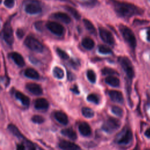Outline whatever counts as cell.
Masks as SVG:
<instances>
[{
  "label": "cell",
  "instance_id": "6da1fadb",
  "mask_svg": "<svg viewBox=\"0 0 150 150\" xmlns=\"http://www.w3.org/2000/svg\"><path fill=\"white\" fill-rule=\"evenodd\" d=\"M109 1L116 13L121 18L128 19L132 16L142 15L144 13L142 9L135 5L117 0H109Z\"/></svg>",
  "mask_w": 150,
  "mask_h": 150
},
{
  "label": "cell",
  "instance_id": "7a4b0ae2",
  "mask_svg": "<svg viewBox=\"0 0 150 150\" xmlns=\"http://www.w3.org/2000/svg\"><path fill=\"white\" fill-rule=\"evenodd\" d=\"M118 28L125 41L132 49H135L137 46V40L132 30L128 26L122 24H120Z\"/></svg>",
  "mask_w": 150,
  "mask_h": 150
},
{
  "label": "cell",
  "instance_id": "3957f363",
  "mask_svg": "<svg viewBox=\"0 0 150 150\" xmlns=\"http://www.w3.org/2000/svg\"><path fill=\"white\" fill-rule=\"evenodd\" d=\"M24 44L29 49L36 52H42L44 49L42 43L33 36H27L24 40Z\"/></svg>",
  "mask_w": 150,
  "mask_h": 150
},
{
  "label": "cell",
  "instance_id": "277c9868",
  "mask_svg": "<svg viewBox=\"0 0 150 150\" xmlns=\"http://www.w3.org/2000/svg\"><path fill=\"white\" fill-rule=\"evenodd\" d=\"M118 62L125 72L127 77L132 79L134 76V70L130 60L127 57L121 56L118 57Z\"/></svg>",
  "mask_w": 150,
  "mask_h": 150
},
{
  "label": "cell",
  "instance_id": "5b68a950",
  "mask_svg": "<svg viewBox=\"0 0 150 150\" xmlns=\"http://www.w3.org/2000/svg\"><path fill=\"white\" fill-rule=\"evenodd\" d=\"M2 32L3 39H4L5 42L8 45L11 46L13 44L14 39L13 30L11 25V19H8L4 24Z\"/></svg>",
  "mask_w": 150,
  "mask_h": 150
},
{
  "label": "cell",
  "instance_id": "8992f818",
  "mask_svg": "<svg viewBox=\"0 0 150 150\" xmlns=\"http://www.w3.org/2000/svg\"><path fill=\"white\" fill-rule=\"evenodd\" d=\"M120 121L113 117H109L103 124L102 129L108 133H111L120 127Z\"/></svg>",
  "mask_w": 150,
  "mask_h": 150
},
{
  "label": "cell",
  "instance_id": "52a82bcc",
  "mask_svg": "<svg viewBox=\"0 0 150 150\" xmlns=\"http://www.w3.org/2000/svg\"><path fill=\"white\" fill-rule=\"evenodd\" d=\"M46 28L53 34L61 36L64 34V28L60 23L54 21H48L46 24Z\"/></svg>",
  "mask_w": 150,
  "mask_h": 150
},
{
  "label": "cell",
  "instance_id": "ba28073f",
  "mask_svg": "<svg viewBox=\"0 0 150 150\" xmlns=\"http://www.w3.org/2000/svg\"><path fill=\"white\" fill-rule=\"evenodd\" d=\"M98 31L99 35L102 40L111 46H113L114 45L115 39L112 33L108 30L103 27H99Z\"/></svg>",
  "mask_w": 150,
  "mask_h": 150
},
{
  "label": "cell",
  "instance_id": "9c48e42d",
  "mask_svg": "<svg viewBox=\"0 0 150 150\" xmlns=\"http://www.w3.org/2000/svg\"><path fill=\"white\" fill-rule=\"evenodd\" d=\"M42 7L36 1H33L26 4L25 6V11L27 13L35 15L42 12Z\"/></svg>",
  "mask_w": 150,
  "mask_h": 150
},
{
  "label": "cell",
  "instance_id": "30bf717a",
  "mask_svg": "<svg viewBox=\"0 0 150 150\" xmlns=\"http://www.w3.org/2000/svg\"><path fill=\"white\" fill-rule=\"evenodd\" d=\"M132 138V133L129 129H127L124 131L122 134L117 139V142L119 144H127Z\"/></svg>",
  "mask_w": 150,
  "mask_h": 150
},
{
  "label": "cell",
  "instance_id": "8fae6325",
  "mask_svg": "<svg viewBox=\"0 0 150 150\" xmlns=\"http://www.w3.org/2000/svg\"><path fill=\"white\" fill-rule=\"evenodd\" d=\"M59 147L63 150H80V148L77 144L66 140H62L59 142Z\"/></svg>",
  "mask_w": 150,
  "mask_h": 150
},
{
  "label": "cell",
  "instance_id": "7c38bea8",
  "mask_svg": "<svg viewBox=\"0 0 150 150\" xmlns=\"http://www.w3.org/2000/svg\"><path fill=\"white\" fill-rule=\"evenodd\" d=\"M26 88L30 93H31L34 95H36V96L41 95L43 93V90L40 86L36 83H28L26 85Z\"/></svg>",
  "mask_w": 150,
  "mask_h": 150
},
{
  "label": "cell",
  "instance_id": "4fadbf2b",
  "mask_svg": "<svg viewBox=\"0 0 150 150\" xmlns=\"http://www.w3.org/2000/svg\"><path fill=\"white\" fill-rule=\"evenodd\" d=\"M9 57L13 60L16 65L19 67H23L25 64V62L22 56L18 52H12L9 54Z\"/></svg>",
  "mask_w": 150,
  "mask_h": 150
},
{
  "label": "cell",
  "instance_id": "5bb4252c",
  "mask_svg": "<svg viewBox=\"0 0 150 150\" xmlns=\"http://www.w3.org/2000/svg\"><path fill=\"white\" fill-rule=\"evenodd\" d=\"M108 95L112 101L118 103H123L124 97L120 91L110 90L108 91Z\"/></svg>",
  "mask_w": 150,
  "mask_h": 150
},
{
  "label": "cell",
  "instance_id": "9a60e30c",
  "mask_svg": "<svg viewBox=\"0 0 150 150\" xmlns=\"http://www.w3.org/2000/svg\"><path fill=\"white\" fill-rule=\"evenodd\" d=\"M52 16L54 19L60 21L62 22H64L66 24H68L71 22L70 17L67 14H66V13H64V12H57L54 13L53 14Z\"/></svg>",
  "mask_w": 150,
  "mask_h": 150
},
{
  "label": "cell",
  "instance_id": "2e32d148",
  "mask_svg": "<svg viewBox=\"0 0 150 150\" xmlns=\"http://www.w3.org/2000/svg\"><path fill=\"white\" fill-rule=\"evenodd\" d=\"M48 101L44 98H39L35 101V107L38 110H46L49 107Z\"/></svg>",
  "mask_w": 150,
  "mask_h": 150
},
{
  "label": "cell",
  "instance_id": "e0dca14e",
  "mask_svg": "<svg viewBox=\"0 0 150 150\" xmlns=\"http://www.w3.org/2000/svg\"><path fill=\"white\" fill-rule=\"evenodd\" d=\"M79 130L80 134L84 136H89L91 133V129L90 125L85 122L80 123L79 125Z\"/></svg>",
  "mask_w": 150,
  "mask_h": 150
},
{
  "label": "cell",
  "instance_id": "ac0fdd59",
  "mask_svg": "<svg viewBox=\"0 0 150 150\" xmlns=\"http://www.w3.org/2000/svg\"><path fill=\"white\" fill-rule=\"evenodd\" d=\"M54 118H56V120L59 121L60 123L62 124L63 125H66L67 124L69 120H68V117L67 116V115L62 112V111H56L54 112Z\"/></svg>",
  "mask_w": 150,
  "mask_h": 150
},
{
  "label": "cell",
  "instance_id": "d6986e66",
  "mask_svg": "<svg viewBox=\"0 0 150 150\" xmlns=\"http://www.w3.org/2000/svg\"><path fill=\"white\" fill-rule=\"evenodd\" d=\"M15 97L17 99H18L22 104L25 106H29L30 104V99L26 95L23 94L19 91H17L15 93Z\"/></svg>",
  "mask_w": 150,
  "mask_h": 150
},
{
  "label": "cell",
  "instance_id": "ffe728a7",
  "mask_svg": "<svg viewBox=\"0 0 150 150\" xmlns=\"http://www.w3.org/2000/svg\"><path fill=\"white\" fill-rule=\"evenodd\" d=\"M82 46L87 50L92 49L95 45L94 41L89 37H86L83 39L81 41Z\"/></svg>",
  "mask_w": 150,
  "mask_h": 150
},
{
  "label": "cell",
  "instance_id": "44dd1931",
  "mask_svg": "<svg viewBox=\"0 0 150 150\" xmlns=\"http://www.w3.org/2000/svg\"><path fill=\"white\" fill-rule=\"evenodd\" d=\"M25 76L28 78L32 79H39V73L35 69L32 68H28L25 70L24 72Z\"/></svg>",
  "mask_w": 150,
  "mask_h": 150
},
{
  "label": "cell",
  "instance_id": "7402d4cb",
  "mask_svg": "<svg viewBox=\"0 0 150 150\" xmlns=\"http://www.w3.org/2000/svg\"><path fill=\"white\" fill-rule=\"evenodd\" d=\"M61 132L63 135L68 137L72 140H76L77 139V134L71 128H64L61 131Z\"/></svg>",
  "mask_w": 150,
  "mask_h": 150
},
{
  "label": "cell",
  "instance_id": "603a6c76",
  "mask_svg": "<svg viewBox=\"0 0 150 150\" xmlns=\"http://www.w3.org/2000/svg\"><path fill=\"white\" fill-rule=\"evenodd\" d=\"M83 23L84 25L87 29V30L91 34L96 35H97V30L95 28V26L93 25L92 22L88 20L87 19H83Z\"/></svg>",
  "mask_w": 150,
  "mask_h": 150
},
{
  "label": "cell",
  "instance_id": "cb8c5ba5",
  "mask_svg": "<svg viewBox=\"0 0 150 150\" xmlns=\"http://www.w3.org/2000/svg\"><path fill=\"white\" fill-rule=\"evenodd\" d=\"M105 81L108 85L112 87H118L120 85V80L118 78L114 76H108L105 78Z\"/></svg>",
  "mask_w": 150,
  "mask_h": 150
},
{
  "label": "cell",
  "instance_id": "d4e9b609",
  "mask_svg": "<svg viewBox=\"0 0 150 150\" xmlns=\"http://www.w3.org/2000/svg\"><path fill=\"white\" fill-rule=\"evenodd\" d=\"M64 8H65V9H66L75 19L79 20L81 18V15L79 13V12L75 9L74 8H73L72 6H70V5H66L64 6Z\"/></svg>",
  "mask_w": 150,
  "mask_h": 150
},
{
  "label": "cell",
  "instance_id": "484cf974",
  "mask_svg": "<svg viewBox=\"0 0 150 150\" xmlns=\"http://www.w3.org/2000/svg\"><path fill=\"white\" fill-rule=\"evenodd\" d=\"M8 129L11 133H12V134L13 135H15L17 138H21L23 137V135H22L21 132L19 131L18 128L15 125H14L13 124H9L8 127Z\"/></svg>",
  "mask_w": 150,
  "mask_h": 150
},
{
  "label": "cell",
  "instance_id": "4316f807",
  "mask_svg": "<svg viewBox=\"0 0 150 150\" xmlns=\"http://www.w3.org/2000/svg\"><path fill=\"white\" fill-rule=\"evenodd\" d=\"M53 76L59 79H62L64 77V71L63 70L59 67H54L53 70Z\"/></svg>",
  "mask_w": 150,
  "mask_h": 150
},
{
  "label": "cell",
  "instance_id": "83f0119b",
  "mask_svg": "<svg viewBox=\"0 0 150 150\" xmlns=\"http://www.w3.org/2000/svg\"><path fill=\"white\" fill-rule=\"evenodd\" d=\"M82 114L86 118H91L94 115V112L92 109L88 107H83L81 110Z\"/></svg>",
  "mask_w": 150,
  "mask_h": 150
},
{
  "label": "cell",
  "instance_id": "f1b7e54d",
  "mask_svg": "<svg viewBox=\"0 0 150 150\" xmlns=\"http://www.w3.org/2000/svg\"><path fill=\"white\" fill-rule=\"evenodd\" d=\"M98 50V52L102 54H110L112 53V50L109 47L103 45H99Z\"/></svg>",
  "mask_w": 150,
  "mask_h": 150
},
{
  "label": "cell",
  "instance_id": "f546056e",
  "mask_svg": "<svg viewBox=\"0 0 150 150\" xmlns=\"http://www.w3.org/2000/svg\"><path fill=\"white\" fill-rule=\"evenodd\" d=\"M87 77L88 80L92 83H94L96 81V75L94 71L92 70H88L87 71Z\"/></svg>",
  "mask_w": 150,
  "mask_h": 150
},
{
  "label": "cell",
  "instance_id": "4dcf8cb0",
  "mask_svg": "<svg viewBox=\"0 0 150 150\" xmlns=\"http://www.w3.org/2000/svg\"><path fill=\"white\" fill-rule=\"evenodd\" d=\"M56 53H57V54H58V56H59L61 59H64V60H67V59H69V56L68 54H67L65 51H64L63 50H62V49H61L57 47V48L56 49Z\"/></svg>",
  "mask_w": 150,
  "mask_h": 150
},
{
  "label": "cell",
  "instance_id": "1f68e13d",
  "mask_svg": "<svg viewBox=\"0 0 150 150\" xmlns=\"http://www.w3.org/2000/svg\"><path fill=\"white\" fill-rule=\"evenodd\" d=\"M87 99L88 101L92 102V103L97 104L99 103V101H100L98 96L96 95V94H93V93L90 94L89 95H88Z\"/></svg>",
  "mask_w": 150,
  "mask_h": 150
},
{
  "label": "cell",
  "instance_id": "d6a6232c",
  "mask_svg": "<svg viewBox=\"0 0 150 150\" xmlns=\"http://www.w3.org/2000/svg\"><path fill=\"white\" fill-rule=\"evenodd\" d=\"M103 74L106 75H114V74H118V72H117L115 70L110 68V67H105L102 70Z\"/></svg>",
  "mask_w": 150,
  "mask_h": 150
},
{
  "label": "cell",
  "instance_id": "836d02e7",
  "mask_svg": "<svg viewBox=\"0 0 150 150\" xmlns=\"http://www.w3.org/2000/svg\"><path fill=\"white\" fill-rule=\"evenodd\" d=\"M112 112L115 114L116 115H118L119 117H121L123 114V110L121 108H120L118 106H112L111 108Z\"/></svg>",
  "mask_w": 150,
  "mask_h": 150
},
{
  "label": "cell",
  "instance_id": "e575fe53",
  "mask_svg": "<svg viewBox=\"0 0 150 150\" xmlns=\"http://www.w3.org/2000/svg\"><path fill=\"white\" fill-rule=\"evenodd\" d=\"M32 121L36 124H42L44 122L45 119L43 117L39 115H35L32 117Z\"/></svg>",
  "mask_w": 150,
  "mask_h": 150
},
{
  "label": "cell",
  "instance_id": "d590c367",
  "mask_svg": "<svg viewBox=\"0 0 150 150\" xmlns=\"http://www.w3.org/2000/svg\"><path fill=\"white\" fill-rule=\"evenodd\" d=\"M4 4L6 7L8 8H11L14 6L15 0H4Z\"/></svg>",
  "mask_w": 150,
  "mask_h": 150
},
{
  "label": "cell",
  "instance_id": "8d00e7d4",
  "mask_svg": "<svg viewBox=\"0 0 150 150\" xmlns=\"http://www.w3.org/2000/svg\"><path fill=\"white\" fill-rule=\"evenodd\" d=\"M16 35L18 38L22 39L24 36V32L22 29H18L16 32Z\"/></svg>",
  "mask_w": 150,
  "mask_h": 150
},
{
  "label": "cell",
  "instance_id": "74e56055",
  "mask_svg": "<svg viewBox=\"0 0 150 150\" xmlns=\"http://www.w3.org/2000/svg\"><path fill=\"white\" fill-rule=\"evenodd\" d=\"M70 90H71L73 93H74L75 94H79V93H80V91H79V90L78 87H77V86H75V85H74L73 88H70Z\"/></svg>",
  "mask_w": 150,
  "mask_h": 150
},
{
  "label": "cell",
  "instance_id": "f35d334b",
  "mask_svg": "<svg viewBox=\"0 0 150 150\" xmlns=\"http://www.w3.org/2000/svg\"><path fill=\"white\" fill-rule=\"evenodd\" d=\"M16 150H26L25 146L23 144H18L16 146Z\"/></svg>",
  "mask_w": 150,
  "mask_h": 150
},
{
  "label": "cell",
  "instance_id": "ab89813d",
  "mask_svg": "<svg viewBox=\"0 0 150 150\" xmlns=\"http://www.w3.org/2000/svg\"><path fill=\"white\" fill-rule=\"evenodd\" d=\"M145 136H146V137L150 138V128H148V129L146 130V131H145Z\"/></svg>",
  "mask_w": 150,
  "mask_h": 150
},
{
  "label": "cell",
  "instance_id": "60d3db41",
  "mask_svg": "<svg viewBox=\"0 0 150 150\" xmlns=\"http://www.w3.org/2000/svg\"><path fill=\"white\" fill-rule=\"evenodd\" d=\"M146 39H147V40L149 41V42H150V29H148V31H147V32H146Z\"/></svg>",
  "mask_w": 150,
  "mask_h": 150
},
{
  "label": "cell",
  "instance_id": "b9f144b4",
  "mask_svg": "<svg viewBox=\"0 0 150 150\" xmlns=\"http://www.w3.org/2000/svg\"><path fill=\"white\" fill-rule=\"evenodd\" d=\"M59 1H64V2H70V3H73L70 0H59Z\"/></svg>",
  "mask_w": 150,
  "mask_h": 150
}]
</instances>
